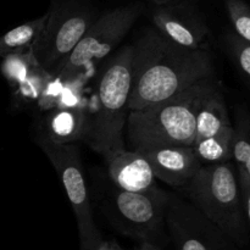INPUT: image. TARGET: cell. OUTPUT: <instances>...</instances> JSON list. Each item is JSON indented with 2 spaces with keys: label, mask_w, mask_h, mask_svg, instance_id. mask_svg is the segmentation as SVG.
I'll use <instances>...</instances> for the list:
<instances>
[{
  "label": "cell",
  "mask_w": 250,
  "mask_h": 250,
  "mask_svg": "<svg viewBox=\"0 0 250 250\" xmlns=\"http://www.w3.org/2000/svg\"><path fill=\"white\" fill-rule=\"evenodd\" d=\"M32 51L37 62L56 76L94 22L92 11L76 4H55Z\"/></svg>",
  "instance_id": "8992f818"
},
{
  "label": "cell",
  "mask_w": 250,
  "mask_h": 250,
  "mask_svg": "<svg viewBox=\"0 0 250 250\" xmlns=\"http://www.w3.org/2000/svg\"><path fill=\"white\" fill-rule=\"evenodd\" d=\"M89 116L83 106L55 107L46 116L43 138L56 146L75 144L85 138Z\"/></svg>",
  "instance_id": "4fadbf2b"
},
{
  "label": "cell",
  "mask_w": 250,
  "mask_h": 250,
  "mask_svg": "<svg viewBox=\"0 0 250 250\" xmlns=\"http://www.w3.org/2000/svg\"><path fill=\"white\" fill-rule=\"evenodd\" d=\"M153 22L166 39L181 48L188 50L205 48L209 28L192 9L182 5H160L153 12Z\"/></svg>",
  "instance_id": "30bf717a"
},
{
  "label": "cell",
  "mask_w": 250,
  "mask_h": 250,
  "mask_svg": "<svg viewBox=\"0 0 250 250\" xmlns=\"http://www.w3.org/2000/svg\"><path fill=\"white\" fill-rule=\"evenodd\" d=\"M48 16L49 12H46L43 16L20 24L0 37V54L10 55L33 48L34 43L45 26Z\"/></svg>",
  "instance_id": "9a60e30c"
},
{
  "label": "cell",
  "mask_w": 250,
  "mask_h": 250,
  "mask_svg": "<svg viewBox=\"0 0 250 250\" xmlns=\"http://www.w3.org/2000/svg\"><path fill=\"white\" fill-rule=\"evenodd\" d=\"M232 138L233 131L194 142L192 148L203 165L229 163L232 158Z\"/></svg>",
  "instance_id": "2e32d148"
},
{
  "label": "cell",
  "mask_w": 250,
  "mask_h": 250,
  "mask_svg": "<svg viewBox=\"0 0 250 250\" xmlns=\"http://www.w3.org/2000/svg\"><path fill=\"white\" fill-rule=\"evenodd\" d=\"M165 224L177 250H238L192 203L180 198L171 197Z\"/></svg>",
  "instance_id": "9c48e42d"
},
{
  "label": "cell",
  "mask_w": 250,
  "mask_h": 250,
  "mask_svg": "<svg viewBox=\"0 0 250 250\" xmlns=\"http://www.w3.org/2000/svg\"><path fill=\"white\" fill-rule=\"evenodd\" d=\"M54 76L44 70L41 65H36L27 77L17 85V94L27 100H39Z\"/></svg>",
  "instance_id": "d6986e66"
},
{
  "label": "cell",
  "mask_w": 250,
  "mask_h": 250,
  "mask_svg": "<svg viewBox=\"0 0 250 250\" xmlns=\"http://www.w3.org/2000/svg\"><path fill=\"white\" fill-rule=\"evenodd\" d=\"M138 250H161V249H159L158 247H156L154 243H151V242H142L141 247H139Z\"/></svg>",
  "instance_id": "cb8c5ba5"
},
{
  "label": "cell",
  "mask_w": 250,
  "mask_h": 250,
  "mask_svg": "<svg viewBox=\"0 0 250 250\" xmlns=\"http://www.w3.org/2000/svg\"><path fill=\"white\" fill-rule=\"evenodd\" d=\"M132 46L128 111L158 105L214 77V62L207 48H181L156 28L146 29Z\"/></svg>",
  "instance_id": "6da1fadb"
},
{
  "label": "cell",
  "mask_w": 250,
  "mask_h": 250,
  "mask_svg": "<svg viewBox=\"0 0 250 250\" xmlns=\"http://www.w3.org/2000/svg\"><path fill=\"white\" fill-rule=\"evenodd\" d=\"M227 45L250 85V44L239 38L237 34H229L227 37Z\"/></svg>",
  "instance_id": "44dd1931"
},
{
  "label": "cell",
  "mask_w": 250,
  "mask_h": 250,
  "mask_svg": "<svg viewBox=\"0 0 250 250\" xmlns=\"http://www.w3.org/2000/svg\"><path fill=\"white\" fill-rule=\"evenodd\" d=\"M39 146L53 164L73 209L80 236V250H99L104 241L93 219L87 182L76 144L56 146L42 138Z\"/></svg>",
  "instance_id": "52a82bcc"
},
{
  "label": "cell",
  "mask_w": 250,
  "mask_h": 250,
  "mask_svg": "<svg viewBox=\"0 0 250 250\" xmlns=\"http://www.w3.org/2000/svg\"><path fill=\"white\" fill-rule=\"evenodd\" d=\"M238 182H239V188H241V194H242V200H243V207L244 211H246V217L247 222H248L249 232H250V182L247 180L244 176L238 175Z\"/></svg>",
  "instance_id": "7402d4cb"
},
{
  "label": "cell",
  "mask_w": 250,
  "mask_h": 250,
  "mask_svg": "<svg viewBox=\"0 0 250 250\" xmlns=\"http://www.w3.org/2000/svg\"><path fill=\"white\" fill-rule=\"evenodd\" d=\"M171 197L158 186L138 193L116 189L111 207L117 229L142 242H151L165 222Z\"/></svg>",
  "instance_id": "ba28073f"
},
{
  "label": "cell",
  "mask_w": 250,
  "mask_h": 250,
  "mask_svg": "<svg viewBox=\"0 0 250 250\" xmlns=\"http://www.w3.org/2000/svg\"><path fill=\"white\" fill-rule=\"evenodd\" d=\"M133 46H125L103 70L97 87V109L89 119L87 141L105 156L125 146V127L132 83Z\"/></svg>",
  "instance_id": "3957f363"
},
{
  "label": "cell",
  "mask_w": 250,
  "mask_h": 250,
  "mask_svg": "<svg viewBox=\"0 0 250 250\" xmlns=\"http://www.w3.org/2000/svg\"><path fill=\"white\" fill-rule=\"evenodd\" d=\"M107 172L116 189L138 193L155 185V176L148 161L138 150L111 151L104 156Z\"/></svg>",
  "instance_id": "7c38bea8"
},
{
  "label": "cell",
  "mask_w": 250,
  "mask_h": 250,
  "mask_svg": "<svg viewBox=\"0 0 250 250\" xmlns=\"http://www.w3.org/2000/svg\"><path fill=\"white\" fill-rule=\"evenodd\" d=\"M138 151L149 163L155 178L171 187L187 186L203 166L192 146H154Z\"/></svg>",
  "instance_id": "8fae6325"
},
{
  "label": "cell",
  "mask_w": 250,
  "mask_h": 250,
  "mask_svg": "<svg viewBox=\"0 0 250 250\" xmlns=\"http://www.w3.org/2000/svg\"><path fill=\"white\" fill-rule=\"evenodd\" d=\"M232 158L236 161L237 173L244 176L250 182V117L248 115H238L236 126H233Z\"/></svg>",
  "instance_id": "e0dca14e"
},
{
  "label": "cell",
  "mask_w": 250,
  "mask_h": 250,
  "mask_svg": "<svg viewBox=\"0 0 250 250\" xmlns=\"http://www.w3.org/2000/svg\"><path fill=\"white\" fill-rule=\"evenodd\" d=\"M99 250H124L120 246H117L114 242H103Z\"/></svg>",
  "instance_id": "603a6c76"
},
{
  "label": "cell",
  "mask_w": 250,
  "mask_h": 250,
  "mask_svg": "<svg viewBox=\"0 0 250 250\" xmlns=\"http://www.w3.org/2000/svg\"><path fill=\"white\" fill-rule=\"evenodd\" d=\"M233 131L229 111L220 88H215L203 99L195 116L194 142L221 136Z\"/></svg>",
  "instance_id": "5bb4252c"
},
{
  "label": "cell",
  "mask_w": 250,
  "mask_h": 250,
  "mask_svg": "<svg viewBox=\"0 0 250 250\" xmlns=\"http://www.w3.org/2000/svg\"><path fill=\"white\" fill-rule=\"evenodd\" d=\"M217 87L212 77L160 104L129 111L126 129L132 150L154 146H192L198 107Z\"/></svg>",
  "instance_id": "7a4b0ae2"
},
{
  "label": "cell",
  "mask_w": 250,
  "mask_h": 250,
  "mask_svg": "<svg viewBox=\"0 0 250 250\" xmlns=\"http://www.w3.org/2000/svg\"><path fill=\"white\" fill-rule=\"evenodd\" d=\"M183 188L192 204L237 247L248 244L250 232L236 166L231 163L203 165Z\"/></svg>",
  "instance_id": "277c9868"
},
{
  "label": "cell",
  "mask_w": 250,
  "mask_h": 250,
  "mask_svg": "<svg viewBox=\"0 0 250 250\" xmlns=\"http://www.w3.org/2000/svg\"><path fill=\"white\" fill-rule=\"evenodd\" d=\"M226 7L237 36L250 44V7L243 0H226Z\"/></svg>",
  "instance_id": "ffe728a7"
},
{
  "label": "cell",
  "mask_w": 250,
  "mask_h": 250,
  "mask_svg": "<svg viewBox=\"0 0 250 250\" xmlns=\"http://www.w3.org/2000/svg\"><path fill=\"white\" fill-rule=\"evenodd\" d=\"M141 12V5L133 4L109 10L97 17L54 78L61 84L72 82L88 66L106 58L126 37Z\"/></svg>",
  "instance_id": "5b68a950"
},
{
  "label": "cell",
  "mask_w": 250,
  "mask_h": 250,
  "mask_svg": "<svg viewBox=\"0 0 250 250\" xmlns=\"http://www.w3.org/2000/svg\"><path fill=\"white\" fill-rule=\"evenodd\" d=\"M36 65H38V62L34 58L32 49H29L7 55L2 62V72L5 77L17 87Z\"/></svg>",
  "instance_id": "ac0fdd59"
}]
</instances>
